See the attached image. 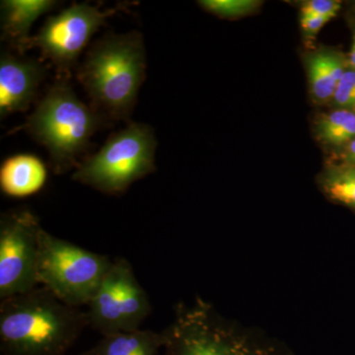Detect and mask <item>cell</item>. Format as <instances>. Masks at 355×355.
<instances>
[{
	"label": "cell",
	"instance_id": "7",
	"mask_svg": "<svg viewBox=\"0 0 355 355\" xmlns=\"http://www.w3.org/2000/svg\"><path fill=\"white\" fill-rule=\"evenodd\" d=\"M116 12V8L102 11L86 2L73 3L49 17L36 36L20 44L18 53L39 49L44 60H50L60 76L69 77L93 35Z\"/></svg>",
	"mask_w": 355,
	"mask_h": 355
},
{
	"label": "cell",
	"instance_id": "6",
	"mask_svg": "<svg viewBox=\"0 0 355 355\" xmlns=\"http://www.w3.org/2000/svg\"><path fill=\"white\" fill-rule=\"evenodd\" d=\"M112 263L44 228L40 232L38 282L65 304L88 305Z\"/></svg>",
	"mask_w": 355,
	"mask_h": 355
},
{
	"label": "cell",
	"instance_id": "22",
	"mask_svg": "<svg viewBox=\"0 0 355 355\" xmlns=\"http://www.w3.org/2000/svg\"><path fill=\"white\" fill-rule=\"evenodd\" d=\"M347 55V64H349V67L350 69L355 70V27L354 29V32H352V46H350V50Z\"/></svg>",
	"mask_w": 355,
	"mask_h": 355
},
{
	"label": "cell",
	"instance_id": "11",
	"mask_svg": "<svg viewBox=\"0 0 355 355\" xmlns=\"http://www.w3.org/2000/svg\"><path fill=\"white\" fill-rule=\"evenodd\" d=\"M303 60L311 101L316 106H329L349 67L347 53L333 46H320L308 51Z\"/></svg>",
	"mask_w": 355,
	"mask_h": 355
},
{
	"label": "cell",
	"instance_id": "10",
	"mask_svg": "<svg viewBox=\"0 0 355 355\" xmlns=\"http://www.w3.org/2000/svg\"><path fill=\"white\" fill-rule=\"evenodd\" d=\"M42 60L23 58L2 51L0 57V116L24 113L31 106L46 78Z\"/></svg>",
	"mask_w": 355,
	"mask_h": 355
},
{
	"label": "cell",
	"instance_id": "2",
	"mask_svg": "<svg viewBox=\"0 0 355 355\" xmlns=\"http://www.w3.org/2000/svg\"><path fill=\"white\" fill-rule=\"evenodd\" d=\"M146 53L139 32L98 40L77 67L92 108L105 119L128 121L146 78Z\"/></svg>",
	"mask_w": 355,
	"mask_h": 355
},
{
	"label": "cell",
	"instance_id": "19",
	"mask_svg": "<svg viewBox=\"0 0 355 355\" xmlns=\"http://www.w3.org/2000/svg\"><path fill=\"white\" fill-rule=\"evenodd\" d=\"M338 0H307L301 4V15L324 16L334 19L342 9Z\"/></svg>",
	"mask_w": 355,
	"mask_h": 355
},
{
	"label": "cell",
	"instance_id": "9",
	"mask_svg": "<svg viewBox=\"0 0 355 355\" xmlns=\"http://www.w3.org/2000/svg\"><path fill=\"white\" fill-rule=\"evenodd\" d=\"M41 224L28 209L10 210L0 218V298L36 288Z\"/></svg>",
	"mask_w": 355,
	"mask_h": 355
},
{
	"label": "cell",
	"instance_id": "21",
	"mask_svg": "<svg viewBox=\"0 0 355 355\" xmlns=\"http://www.w3.org/2000/svg\"><path fill=\"white\" fill-rule=\"evenodd\" d=\"M329 160L343 163V164L355 166V139L338 153L331 154Z\"/></svg>",
	"mask_w": 355,
	"mask_h": 355
},
{
	"label": "cell",
	"instance_id": "15",
	"mask_svg": "<svg viewBox=\"0 0 355 355\" xmlns=\"http://www.w3.org/2000/svg\"><path fill=\"white\" fill-rule=\"evenodd\" d=\"M162 334L137 330L121 331L104 336L86 355H160Z\"/></svg>",
	"mask_w": 355,
	"mask_h": 355
},
{
	"label": "cell",
	"instance_id": "12",
	"mask_svg": "<svg viewBox=\"0 0 355 355\" xmlns=\"http://www.w3.org/2000/svg\"><path fill=\"white\" fill-rule=\"evenodd\" d=\"M46 177L48 171L41 159L32 154H17L2 163L0 188L9 197H29L43 189Z\"/></svg>",
	"mask_w": 355,
	"mask_h": 355
},
{
	"label": "cell",
	"instance_id": "13",
	"mask_svg": "<svg viewBox=\"0 0 355 355\" xmlns=\"http://www.w3.org/2000/svg\"><path fill=\"white\" fill-rule=\"evenodd\" d=\"M55 0H2L0 4L2 39L17 50L30 38L32 25L44 14L55 10Z\"/></svg>",
	"mask_w": 355,
	"mask_h": 355
},
{
	"label": "cell",
	"instance_id": "18",
	"mask_svg": "<svg viewBox=\"0 0 355 355\" xmlns=\"http://www.w3.org/2000/svg\"><path fill=\"white\" fill-rule=\"evenodd\" d=\"M329 108L343 109L355 113V70L347 67L331 98Z\"/></svg>",
	"mask_w": 355,
	"mask_h": 355
},
{
	"label": "cell",
	"instance_id": "1",
	"mask_svg": "<svg viewBox=\"0 0 355 355\" xmlns=\"http://www.w3.org/2000/svg\"><path fill=\"white\" fill-rule=\"evenodd\" d=\"M86 324V313L44 286L0 304V340L8 355H64Z\"/></svg>",
	"mask_w": 355,
	"mask_h": 355
},
{
	"label": "cell",
	"instance_id": "4",
	"mask_svg": "<svg viewBox=\"0 0 355 355\" xmlns=\"http://www.w3.org/2000/svg\"><path fill=\"white\" fill-rule=\"evenodd\" d=\"M156 146L153 128L128 123L113 133L98 153L79 162L72 179L107 195L123 193L137 180L155 171Z\"/></svg>",
	"mask_w": 355,
	"mask_h": 355
},
{
	"label": "cell",
	"instance_id": "16",
	"mask_svg": "<svg viewBox=\"0 0 355 355\" xmlns=\"http://www.w3.org/2000/svg\"><path fill=\"white\" fill-rule=\"evenodd\" d=\"M316 181L318 188L330 202L355 211V166L328 159Z\"/></svg>",
	"mask_w": 355,
	"mask_h": 355
},
{
	"label": "cell",
	"instance_id": "14",
	"mask_svg": "<svg viewBox=\"0 0 355 355\" xmlns=\"http://www.w3.org/2000/svg\"><path fill=\"white\" fill-rule=\"evenodd\" d=\"M312 132L320 146L335 154L355 139V113L329 108L319 113L312 123Z\"/></svg>",
	"mask_w": 355,
	"mask_h": 355
},
{
	"label": "cell",
	"instance_id": "8",
	"mask_svg": "<svg viewBox=\"0 0 355 355\" xmlns=\"http://www.w3.org/2000/svg\"><path fill=\"white\" fill-rule=\"evenodd\" d=\"M88 324L103 336L137 330L151 311L144 287L125 259H116L88 303Z\"/></svg>",
	"mask_w": 355,
	"mask_h": 355
},
{
	"label": "cell",
	"instance_id": "5",
	"mask_svg": "<svg viewBox=\"0 0 355 355\" xmlns=\"http://www.w3.org/2000/svg\"><path fill=\"white\" fill-rule=\"evenodd\" d=\"M162 335L164 355H272L266 345L200 298L178 306Z\"/></svg>",
	"mask_w": 355,
	"mask_h": 355
},
{
	"label": "cell",
	"instance_id": "17",
	"mask_svg": "<svg viewBox=\"0 0 355 355\" xmlns=\"http://www.w3.org/2000/svg\"><path fill=\"white\" fill-rule=\"evenodd\" d=\"M203 10L221 19L236 20L258 12L263 2L260 0H200Z\"/></svg>",
	"mask_w": 355,
	"mask_h": 355
},
{
	"label": "cell",
	"instance_id": "3",
	"mask_svg": "<svg viewBox=\"0 0 355 355\" xmlns=\"http://www.w3.org/2000/svg\"><path fill=\"white\" fill-rule=\"evenodd\" d=\"M105 121L77 97L69 78L60 76L19 130L48 150L53 172L64 174L78 166L91 137Z\"/></svg>",
	"mask_w": 355,
	"mask_h": 355
},
{
	"label": "cell",
	"instance_id": "20",
	"mask_svg": "<svg viewBox=\"0 0 355 355\" xmlns=\"http://www.w3.org/2000/svg\"><path fill=\"white\" fill-rule=\"evenodd\" d=\"M331 18L316 15H301L300 27L302 32L304 43L310 50H313V44L317 38V35L321 31L327 23L330 22Z\"/></svg>",
	"mask_w": 355,
	"mask_h": 355
}]
</instances>
